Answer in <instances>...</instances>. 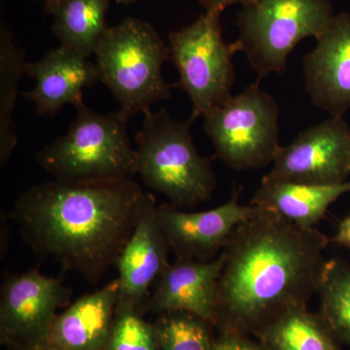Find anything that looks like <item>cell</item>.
I'll return each instance as SVG.
<instances>
[{
  "label": "cell",
  "instance_id": "cell-5",
  "mask_svg": "<svg viewBox=\"0 0 350 350\" xmlns=\"http://www.w3.org/2000/svg\"><path fill=\"white\" fill-rule=\"evenodd\" d=\"M172 118L165 109L146 112L135 135L137 174L155 192L178 208H190L211 200L216 176L211 159L199 153L191 125Z\"/></svg>",
  "mask_w": 350,
  "mask_h": 350
},
{
  "label": "cell",
  "instance_id": "cell-10",
  "mask_svg": "<svg viewBox=\"0 0 350 350\" xmlns=\"http://www.w3.org/2000/svg\"><path fill=\"white\" fill-rule=\"evenodd\" d=\"M350 126L330 117L301 131L282 147L262 180L333 185L349 180Z\"/></svg>",
  "mask_w": 350,
  "mask_h": 350
},
{
  "label": "cell",
  "instance_id": "cell-24",
  "mask_svg": "<svg viewBox=\"0 0 350 350\" xmlns=\"http://www.w3.org/2000/svg\"><path fill=\"white\" fill-rule=\"evenodd\" d=\"M213 350H266L259 340L231 331H219Z\"/></svg>",
  "mask_w": 350,
  "mask_h": 350
},
{
  "label": "cell",
  "instance_id": "cell-11",
  "mask_svg": "<svg viewBox=\"0 0 350 350\" xmlns=\"http://www.w3.org/2000/svg\"><path fill=\"white\" fill-rule=\"evenodd\" d=\"M241 191L222 206L190 213L170 202L158 206L159 224L170 250L177 259L206 262L224 250L232 232L244 221L261 213L264 208L239 204Z\"/></svg>",
  "mask_w": 350,
  "mask_h": 350
},
{
  "label": "cell",
  "instance_id": "cell-26",
  "mask_svg": "<svg viewBox=\"0 0 350 350\" xmlns=\"http://www.w3.org/2000/svg\"><path fill=\"white\" fill-rule=\"evenodd\" d=\"M333 241L350 250V215L340 223Z\"/></svg>",
  "mask_w": 350,
  "mask_h": 350
},
{
  "label": "cell",
  "instance_id": "cell-22",
  "mask_svg": "<svg viewBox=\"0 0 350 350\" xmlns=\"http://www.w3.org/2000/svg\"><path fill=\"white\" fill-rule=\"evenodd\" d=\"M152 326L160 350H213L214 326L193 313H160Z\"/></svg>",
  "mask_w": 350,
  "mask_h": 350
},
{
  "label": "cell",
  "instance_id": "cell-8",
  "mask_svg": "<svg viewBox=\"0 0 350 350\" xmlns=\"http://www.w3.org/2000/svg\"><path fill=\"white\" fill-rule=\"evenodd\" d=\"M221 14L206 11L169 36L170 61L178 70L179 86L192 103V122L232 96L234 53L223 38Z\"/></svg>",
  "mask_w": 350,
  "mask_h": 350
},
{
  "label": "cell",
  "instance_id": "cell-15",
  "mask_svg": "<svg viewBox=\"0 0 350 350\" xmlns=\"http://www.w3.org/2000/svg\"><path fill=\"white\" fill-rule=\"evenodd\" d=\"M25 73L34 80V87L23 96L45 117L55 116L68 105L81 107L84 89L100 81L96 64L62 45L38 61L25 62Z\"/></svg>",
  "mask_w": 350,
  "mask_h": 350
},
{
  "label": "cell",
  "instance_id": "cell-6",
  "mask_svg": "<svg viewBox=\"0 0 350 350\" xmlns=\"http://www.w3.org/2000/svg\"><path fill=\"white\" fill-rule=\"evenodd\" d=\"M335 14L330 0H253L237 14L239 36L232 49L245 56L258 82L282 75L295 47L319 38Z\"/></svg>",
  "mask_w": 350,
  "mask_h": 350
},
{
  "label": "cell",
  "instance_id": "cell-16",
  "mask_svg": "<svg viewBox=\"0 0 350 350\" xmlns=\"http://www.w3.org/2000/svg\"><path fill=\"white\" fill-rule=\"evenodd\" d=\"M118 278L93 293L80 297L57 314L42 347L49 350H105L117 305Z\"/></svg>",
  "mask_w": 350,
  "mask_h": 350
},
{
  "label": "cell",
  "instance_id": "cell-27",
  "mask_svg": "<svg viewBox=\"0 0 350 350\" xmlns=\"http://www.w3.org/2000/svg\"><path fill=\"white\" fill-rule=\"evenodd\" d=\"M57 1H59V0H44V9H45V12L51 15L52 11L54 10L55 6L57 5Z\"/></svg>",
  "mask_w": 350,
  "mask_h": 350
},
{
  "label": "cell",
  "instance_id": "cell-17",
  "mask_svg": "<svg viewBox=\"0 0 350 350\" xmlns=\"http://www.w3.org/2000/svg\"><path fill=\"white\" fill-rule=\"evenodd\" d=\"M350 193V179L333 185L262 180L250 204L278 214L301 227L314 228L329 206Z\"/></svg>",
  "mask_w": 350,
  "mask_h": 350
},
{
  "label": "cell",
  "instance_id": "cell-23",
  "mask_svg": "<svg viewBox=\"0 0 350 350\" xmlns=\"http://www.w3.org/2000/svg\"><path fill=\"white\" fill-rule=\"evenodd\" d=\"M105 350H160L153 326L131 308H117L111 334Z\"/></svg>",
  "mask_w": 350,
  "mask_h": 350
},
{
  "label": "cell",
  "instance_id": "cell-20",
  "mask_svg": "<svg viewBox=\"0 0 350 350\" xmlns=\"http://www.w3.org/2000/svg\"><path fill=\"white\" fill-rule=\"evenodd\" d=\"M317 294L320 319L340 345L350 350V265L340 258L327 260Z\"/></svg>",
  "mask_w": 350,
  "mask_h": 350
},
{
  "label": "cell",
  "instance_id": "cell-1",
  "mask_svg": "<svg viewBox=\"0 0 350 350\" xmlns=\"http://www.w3.org/2000/svg\"><path fill=\"white\" fill-rule=\"evenodd\" d=\"M328 243L315 228L301 227L266 209L241 223L224 248L214 327L257 338L284 313L308 308Z\"/></svg>",
  "mask_w": 350,
  "mask_h": 350
},
{
  "label": "cell",
  "instance_id": "cell-7",
  "mask_svg": "<svg viewBox=\"0 0 350 350\" xmlns=\"http://www.w3.org/2000/svg\"><path fill=\"white\" fill-rule=\"evenodd\" d=\"M258 83L202 117L216 155L230 169L239 172L273 163L282 147L278 103Z\"/></svg>",
  "mask_w": 350,
  "mask_h": 350
},
{
  "label": "cell",
  "instance_id": "cell-25",
  "mask_svg": "<svg viewBox=\"0 0 350 350\" xmlns=\"http://www.w3.org/2000/svg\"><path fill=\"white\" fill-rule=\"evenodd\" d=\"M253 0H199L200 5L206 11H219L223 12L228 7L236 5H245Z\"/></svg>",
  "mask_w": 350,
  "mask_h": 350
},
{
  "label": "cell",
  "instance_id": "cell-14",
  "mask_svg": "<svg viewBox=\"0 0 350 350\" xmlns=\"http://www.w3.org/2000/svg\"><path fill=\"white\" fill-rule=\"evenodd\" d=\"M226 262L221 251L211 261L177 259L159 276L142 312L158 313L180 310L215 324L219 278Z\"/></svg>",
  "mask_w": 350,
  "mask_h": 350
},
{
  "label": "cell",
  "instance_id": "cell-19",
  "mask_svg": "<svg viewBox=\"0 0 350 350\" xmlns=\"http://www.w3.org/2000/svg\"><path fill=\"white\" fill-rule=\"evenodd\" d=\"M266 350H344L319 313L295 308L271 322L256 338Z\"/></svg>",
  "mask_w": 350,
  "mask_h": 350
},
{
  "label": "cell",
  "instance_id": "cell-13",
  "mask_svg": "<svg viewBox=\"0 0 350 350\" xmlns=\"http://www.w3.org/2000/svg\"><path fill=\"white\" fill-rule=\"evenodd\" d=\"M155 196L149 194L135 231L120 255L117 308L140 313L150 296V288L169 266L170 247L158 221Z\"/></svg>",
  "mask_w": 350,
  "mask_h": 350
},
{
  "label": "cell",
  "instance_id": "cell-4",
  "mask_svg": "<svg viewBox=\"0 0 350 350\" xmlns=\"http://www.w3.org/2000/svg\"><path fill=\"white\" fill-rule=\"evenodd\" d=\"M94 55L98 79L128 118L145 114L170 98L174 85L162 73L163 64L170 59L169 47L149 23L126 17L108 27Z\"/></svg>",
  "mask_w": 350,
  "mask_h": 350
},
{
  "label": "cell",
  "instance_id": "cell-12",
  "mask_svg": "<svg viewBox=\"0 0 350 350\" xmlns=\"http://www.w3.org/2000/svg\"><path fill=\"white\" fill-rule=\"evenodd\" d=\"M305 88L315 107L344 117L350 109V13L335 14L303 62Z\"/></svg>",
  "mask_w": 350,
  "mask_h": 350
},
{
  "label": "cell",
  "instance_id": "cell-9",
  "mask_svg": "<svg viewBox=\"0 0 350 350\" xmlns=\"http://www.w3.org/2000/svg\"><path fill=\"white\" fill-rule=\"evenodd\" d=\"M70 298L71 290L61 278L44 275L38 267L6 273L0 293L2 344L22 350L42 347L57 310Z\"/></svg>",
  "mask_w": 350,
  "mask_h": 350
},
{
  "label": "cell",
  "instance_id": "cell-3",
  "mask_svg": "<svg viewBox=\"0 0 350 350\" xmlns=\"http://www.w3.org/2000/svg\"><path fill=\"white\" fill-rule=\"evenodd\" d=\"M66 135L36 153V160L56 180L94 183L133 179L137 150L123 112L100 114L82 105Z\"/></svg>",
  "mask_w": 350,
  "mask_h": 350
},
{
  "label": "cell",
  "instance_id": "cell-29",
  "mask_svg": "<svg viewBox=\"0 0 350 350\" xmlns=\"http://www.w3.org/2000/svg\"><path fill=\"white\" fill-rule=\"evenodd\" d=\"M32 350H49V349H44V347H40V349H32Z\"/></svg>",
  "mask_w": 350,
  "mask_h": 350
},
{
  "label": "cell",
  "instance_id": "cell-2",
  "mask_svg": "<svg viewBox=\"0 0 350 350\" xmlns=\"http://www.w3.org/2000/svg\"><path fill=\"white\" fill-rule=\"evenodd\" d=\"M149 194L133 179H55L25 189L9 218L36 254L94 285L116 266Z\"/></svg>",
  "mask_w": 350,
  "mask_h": 350
},
{
  "label": "cell",
  "instance_id": "cell-21",
  "mask_svg": "<svg viewBox=\"0 0 350 350\" xmlns=\"http://www.w3.org/2000/svg\"><path fill=\"white\" fill-rule=\"evenodd\" d=\"M25 53L17 47L13 33L0 29V165L6 163L18 144L12 114L18 96V84L25 73Z\"/></svg>",
  "mask_w": 350,
  "mask_h": 350
},
{
  "label": "cell",
  "instance_id": "cell-28",
  "mask_svg": "<svg viewBox=\"0 0 350 350\" xmlns=\"http://www.w3.org/2000/svg\"><path fill=\"white\" fill-rule=\"evenodd\" d=\"M116 3L123 4V5H128V4L133 3V2L137 1V0H115Z\"/></svg>",
  "mask_w": 350,
  "mask_h": 350
},
{
  "label": "cell",
  "instance_id": "cell-18",
  "mask_svg": "<svg viewBox=\"0 0 350 350\" xmlns=\"http://www.w3.org/2000/svg\"><path fill=\"white\" fill-rule=\"evenodd\" d=\"M111 0H59L51 15L52 31L64 47L82 56L94 54L107 29V15Z\"/></svg>",
  "mask_w": 350,
  "mask_h": 350
}]
</instances>
